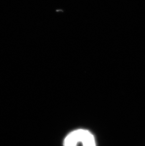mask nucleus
I'll return each instance as SVG.
<instances>
[{
  "instance_id": "1",
  "label": "nucleus",
  "mask_w": 145,
  "mask_h": 146,
  "mask_svg": "<svg viewBox=\"0 0 145 146\" xmlns=\"http://www.w3.org/2000/svg\"><path fill=\"white\" fill-rule=\"evenodd\" d=\"M92 133L85 129H77L70 132L64 140V146H77L81 142L84 145Z\"/></svg>"
}]
</instances>
